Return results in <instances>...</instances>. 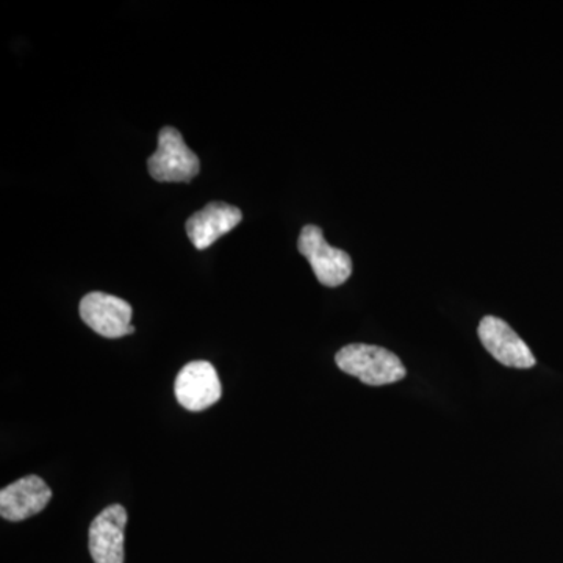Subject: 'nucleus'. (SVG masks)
<instances>
[{
  "mask_svg": "<svg viewBox=\"0 0 563 563\" xmlns=\"http://www.w3.org/2000/svg\"><path fill=\"white\" fill-rule=\"evenodd\" d=\"M335 363L343 373L372 387L399 383L407 374L398 355L374 344H347L336 352Z\"/></svg>",
  "mask_w": 563,
  "mask_h": 563,
  "instance_id": "f257e3e1",
  "label": "nucleus"
},
{
  "mask_svg": "<svg viewBox=\"0 0 563 563\" xmlns=\"http://www.w3.org/2000/svg\"><path fill=\"white\" fill-rule=\"evenodd\" d=\"M152 179L157 181H190L201 169L198 155L185 143L174 128H163L158 133V147L147 161Z\"/></svg>",
  "mask_w": 563,
  "mask_h": 563,
  "instance_id": "f03ea898",
  "label": "nucleus"
},
{
  "mask_svg": "<svg viewBox=\"0 0 563 563\" xmlns=\"http://www.w3.org/2000/svg\"><path fill=\"white\" fill-rule=\"evenodd\" d=\"M298 251L312 266L314 276L325 287H340L352 274L351 255L325 242L318 225H306L298 240Z\"/></svg>",
  "mask_w": 563,
  "mask_h": 563,
  "instance_id": "7ed1b4c3",
  "label": "nucleus"
},
{
  "mask_svg": "<svg viewBox=\"0 0 563 563\" xmlns=\"http://www.w3.org/2000/svg\"><path fill=\"white\" fill-rule=\"evenodd\" d=\"M79 312L85 324L106 339H121L135 332L131 324V303L117 296L101 291L88 292L80 301Z\"/></svg>",
  "mask_w": 563,
  "mask_h": 563,
  "instance_id": "20e7f679",
  "label": "nucleus"
},
{
  "mask_svg": "<svg viewBox=\"0 0 563 563\" xmlns=\"http://www.w3.org/2000/svg\"><path fill=\"white\" fill-rule=\"evenodd\" d=\"M174 393L184 409L202 412L220 401L221 380L210 362H190L177 374Z\"/></svg>",
  "mask_w": 563,
  "mask_h": 563,
  "instance_id": "39448f33",
  "label": "nucleus"
},
{
  "mask_svg": "<svg viewBox=\"0 0 563 563\" xmlns=\"http://www.w3.org/2000/svg\"><path fill=\"white\" fill-rule=\"evenodd\" d=\"M477 335L485 350L501 365L518 369L536 366V357L528 344L501 318L484 317L477 328Z\"/></svg>",
  "mask_w": 563,
  "mask_h": 563,
  "instance_id": "423d86ee",
  "label": "nucleus"
},
{
  "mask_svg": "<svg viewBox=\"0 0 563 563\" xmlns=\"http://www.w3.org/2000/svg\"><path fill=\"white\" fill-rule=\"evenodd\" d=\"M128 512L120 504L106 507L90 526V554L95 563H124Z\"/></svg>",
  "mask_w": 563,
  "mask_h": 563,
  "instance_id": "0eeeda50",
  "label": "nucleus"
},
{
  "mask_svg": "<svg viewBox=\"0 0 563 563\" xmlns=\"http://www.w3.org/2000/svg\"><path fill=\"white\" fill-rule=\"evenodd\" d=\"M52 499L49 485L44 483L40 476L22 477L16 483L3 487L0 492V515L3 520L18 521L27 520L33 515H38L46 509Z\"/></svg>",
  "mask_w": 563,
  "mask_h": 563,
  "instance_id": "6e6552de",
  "label": "nucleus"
},
{
  "mask_svg": "<svg viewBox=\"0 0 563 563\" xmlns=\"http://www.w3.org/2000/svg\"><path fill=\"white\" fill-rule=\"evenodd\" d=\"M242 220L243 213L239 207L210 202L198 213L192 214L185 228L196 250L203 251L225 233L232 232Z\"/></svg>",
  "mask_w": 563,
  "mask_h": 563,
  "instance_id": "1a4fd4ad",
  "label": "nucleus"
}]
</instances>
